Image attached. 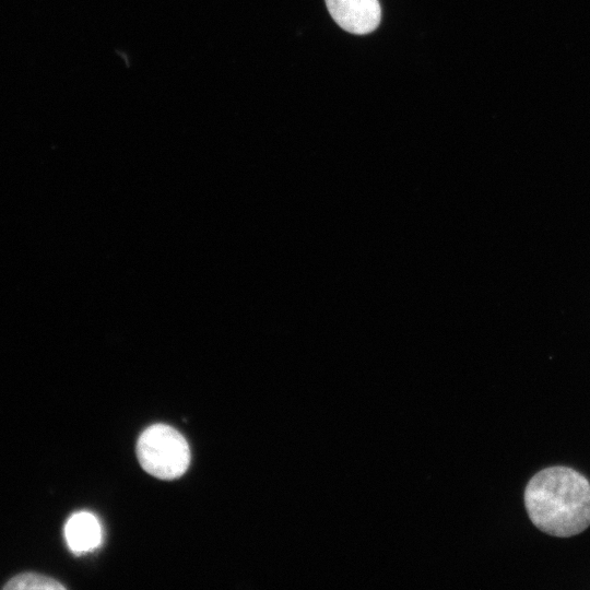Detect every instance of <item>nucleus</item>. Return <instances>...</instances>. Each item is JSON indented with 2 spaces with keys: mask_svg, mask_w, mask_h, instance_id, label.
I'll list each match as a JSON object with an SVG mask.
<instances>
[{
  "mask_svg": "<svg viewBox=\"0 0 590 590\" xmlns=\"http://www.w3.org/2000/svg\"><path fill=\"white\" fill-rule=\"evenodd\" d=\"M326 4L333 20L349 33L368 34L380 23L378 0H326Z\"/></svg>",
  "mask_w": 590,
  "mask_h": 590,
  "instance_id": "3",
  "label": "nucleus"
},
{
  "mask_svg": "<svg viewBox=\"0 0 590 590\" xmlns=\"http://www.w3.org/2000/svg\"><path fill=\"white\" fill-rule=\"evenodd\" d=\"M532 523L560 538L576 535L590 526V483L568 467H550L532 476L524 489Z\"/></svg>",
  "mask_w": 590,
  "mask_h": 590,
  "instance_id": "1",
  "label": "nucleus"
},
{
  "mask_svg": "<svg viewBox=\"0 0 590 590\" xmlns=\"http://www.w3.org/2000/svg\"><path fill=\"white\" fill-rule=\"evenodd\" d=\"M64 536L73 552L85 553L99 546L103 540V530L98 519L93 514L80 511L68 519Z\"/></svg>",
  "mask_w": 590,
  "mask_h": 590,
  "instance_id": "4",
  "label": "nucleus"
},
{
  "mask_svg": "<svg viewBox=\"0 0 590 590\" xmlns=\"http://www.w3.org/2000/svg\"><path fill=\"white\" fill-rule=\"evenodd\" d=\"M137 456L143 470L161 480L181 476L190 463L187 440L166 424L151 425L140 435Z\"/></svg>",
  "mask_w": 590,
  "mask_h": 590,
  "instance_id": "2",
  "label": "nucleus"
},
{
  "mask_svg": "<svg viewBox=\"0 0 590 590\" xmlns=\"http://www.w3.org/2000/svg\"><path fill=\"white\" fill-rule=\"evenodd\" d=\"M3 589L10 590H32V589H45V590H60L64 589V586L59 581L35 573L20 574L8 581L3 586Z\"/></svg>",
  "mask_w": 590,
  "mask_h": 590,
  "instance_id": "5",
  "label": "nucleus"
}]
</instances>
